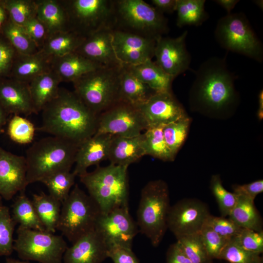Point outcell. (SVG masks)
Segmentation results:
<instances>
[{"label": "cell", "mask_w": 263, "mask_h": 263, "mask_svg": "<svg viewBox=\"0 0 263 263\" xmlns=\"http://www.w3.org/2000/svg\"><path fill=\"white\" fill-rule=\"evenodd\" d=\"M205 0H177L176 25L199 26L207 18L205 10Z\"/></svg>", "instance_id": "cell-34"}, {"label": "cell", "mask_w": 263, "mask_h": 263, "mask_svg": "<svg viewBox=\"0 0 263 263\" xmlns=\"http://www.w3.org/2000/svg\"><path fill=\"white\" fill-rule=\"evenodd\" d=\"M190 123V118L186 116L163 127L165 140L174 157L186 139Z\"/></svg>", "instance_id": "cell-39"}, {"label": "cell", "mask_w": 263, "mask_h": 263, "mask_svg": "<svg viewBox=\"0 0 263 263\" xmlns=\"http://www.w3.org/2000/svg\"><path fill=\"white\" fill-rule=\"evenodd\" d=\"M39 130L79 146L96 133L98 115L73 91L61 88L41 111Z\"/></svg>", "instance_id": "cell-1"}, {"label": "cell", "mask_w": 263, "mask_h": 263, "mask_svg": "<svg viewBox=\"0 0 263 263\" xmlns=\"http://www.w3.org/2000/svg\"><path fill=\"white\" fill-rule=\"evenodd\" d=\"M108 257L114 263H140L131 247L119 245L108 247Z\"/></svg>", "instance_id": "cell-50"}, {"label": "cell", "mask_w": 263, "mask_h": 263, "mask_svg": "<svg viewBox=\"0 0 263 263\" xmlns=\"http://www.w3.org/2000/svg\"><path fill=\"white\" fill-rule=\"evenodd\" d=\"M1 35H0V80L8 76L17 54L9 42L1 34Z\"/></svg>", "instance_id": "cell-48"}, {"label": "cell", "mask_w": 263, "mask_h": 263, "mask_svg": "<svg viewBox=\"0 0 263 263\" xmlns=\"http://www.w3.org/2000/svg\"><path fill=\"white\" fill-rule=\"evenodd\" d=\"M27 186L25 157L0 146V196L10 200L18 192L25 191Z\"/></svg>", "instance_id": "cell-18"}, {"label": "cell", "mask_w": 263, "mask_h": 263, "mask_svg": "<svg viewBox=\"0 0 263 263\" xmlns=\"http://www.w3.org/2000/svg\"><path fill=\"white\" fill-rule=\"evenodd\" d=\"M205 224L220 236L228 240L236 237L243 229L229 218L211 214L207 217Z\"/></svg>", "instance_id": "cell-46"}, {"label": "cell", "mask_w": 263, "mask_h": 263, "mask_svg": "<svg viewBox=\"0 0 263 263\" xmlns=\"http://www.w3.org/2000/svg\"><path fill=\"white\" fill-rule=\"evenodd\" d=\"M232 239L245 250L259 254L263 252V230L256 231L243 228Z\"/></svg>", "instance_id": "cell-47"}, {"label": "cell", "mask_w": 263, "mask_h": 263, "mask_svg": "<svg viewBox=\"0 0 263 263\" xmlns=\"http://www.w3.org/2000/svg\"><path fill=\"white\" fill-rule=\"evenodd\" d=\"M5 263H30L29 261L19 260L7 257L6 258Z\"/></svg>", "instance_id": "cell-58"}, {"label": "cell", "mask_w": 263, "mask_h": 263, "mask_svg": "<svg viewBox=\"0 0 263 263\" xmlns=\"http://www.w3.org/2000/svg\"><path fill=\"white\" fill-rule=\"evenodd\" d=\"M75 177L73 172L62 171L50 175L41 183L47 188L49 194L62 204L69 196Z\"/></svg>", "instance_id": "cell-38"}, {"label": "cell", "mask_w": 263, "mask_h": 263, "mask_svg": "<svg viewBox=\"0 0 263 263\" xmlns=\"http://www.w3.org/2000/svg\"><path fill=\"white\" fill-rule=\"evenodd\" d=\"M78 146L66 139L50 136L34 142L25 157L27 183L41 182L50 175L70 171Z\"/></svg>", "instance_id": "cell-3"}, {"label": "cell", "mask_w": 263, "mask_h": 263, "mask_svg": "<svg viewBox=\"0 0 263 263\" xmlns=\"http://www.w3.org/2000/svg\"><path fill=\"white\" fill-rule=\"evenodd\" d=\"M128 167L110 164L79 176L101 214L129 207Z\"/></svg>", "instance_id": "cell-4"}, {"label": "cell", "mask_w": 263, "mask_h": 263, "mask_svg": "<svg viewBox=\"0 0 263 263\" xmlns=\"http://www.w3.org/2000/svg\"><path fill=\"white\" fill-rule=\"evenodd\" d=\"M215 2L224 8L227 14L231 13L232 10L239 1L238 0H215Z\"/></svg>", "instance_id": "cell-54"}, {"label": "cell", "mask_w": 263, "mask_h": 263, "mask_svg": "<svg viewBox=\"0 0 263 263\" xmlns=\"http://www.w3.org/2000/svg\"><path fill=\"white\" fill-rule=\"evenodd\" d=\"M210 188L218 205L221 216H228L236 204L238 196L227 191L223 186L218 174L212 176Z\"/></svg>", "instance_id": "cell-44"}, {"label": "cell", "mask_w": 263, "mask_h": 263, "mask_svg": "<svg viewBox=\"0 0 263 263\" xmlns=\"http://www.w3.org/2000/svg\"><path fill=\"white\" fill-rule=\"evenodd\" d=\"M102 67L76 52L52 58V70L61 82L73 83L83 75Z\"/></svg>", "instance_id": "cell-24"}, {"label": "cell", "mask_w": 263, "mask_h": 263, "mask_svg": "<svg viewBox=\"0 0 263 263\" xmlns=\"http://www.w3.org/2000/svg\"><path fill=\"white\" fill-rule=\"evenodd\" d=\"M52 58L41 51L30 55L17 53L8 77L29 84L36 77L52 70Z\"/></svg>", "instance_id": "cell-23"}, {"label": "cell", "mask_w": 263, "mask_h": 263, "mask_svg": "<svg viewBox=\"0 0 263 263\" xmlns=\"http://www.w3.org/2000/svg\"><path fill=\"white\" fill-rule=\"evenodd\" d=\"M1 34L9 42L18 54L30 55L40 51L27 35L23 27L13 22L9 18L4 24Z\"/></svg>", "instance_id": "cell-36"}, {"label": "cell", "mask_w": 263, "mask_h": 263, "mask_svg": "<svg viewBox=\"0 0 263 263\" xmlns=\"http://www.w3.org/2000/svg\"><path fill=\"white\" fill-rule=\"evenodd\" d=\"M137 107L144 116L148 128L165 126L187 116L172 92L155 93Z\"/></svg>", "instance_id": "cell-17"}, {"label": "cell", "mask_w": 263, "mask_h": 263, "mask_svg": "<svg viewBox=\"0 0 263 263\" xmlns=\"http://www.w3.org/2000/svg\"><path fill=\"white\" fill-rule=\"evenodd\" d=\"M0 104L9 115L36 114L29 84L12 78L0 80Z\"/></svg>", "instance_id": "cell-21"}, {"label": "cell", "mask_w": 263, "mask_h": 263, "mask_svg": "<svg viewBox=\"0 0 263 263\" xmlns=\"http://www.w3.org/2000/svg\"><path fill=\"white\" fill-rule=\"evenodd\" d=\"M2 198L0 196V206L2 205Z\"/></svg>", "instance_id": "cell-60"}, {"label": "cell", "mask_w": 263, "mask_h": 263, "mask_svg": "<svg viewBox=\"0 0 263 263\" xmlns=\"http://www.w3.org/2000/svg\"><path fill=\"white\" fill-rule=\"evenodd\" d=\"M166 263H192L178 244H170L166 253Z\"/></svg>", "instance_id": "cell-52"}, {"label": "cell", "mask_w": 263, "mask_h": 263, "mask_svg": "<svg viewBox=\"0 0 263 263\" xmlns=\"http://www.w3.org/2000/svg\"><path fill=\"white\" fill-rule=\"evenodd\" d=\"M12 217L19 225L34 230H45L35 209L32 200L25 194L19 192L12 206Z\"/></svg>", "instance_id": "cell-33"}, {"label": "cell", "mask_w": 263, "mask_h": 263, "mask_svg": "<svg viewBox=\"0 0 263 263\" xmlns=\"http://www.w3.org/2000/svg\"><path fill=\"white\" fill-rule=\"evenodd\" d=\"M9 115L0 104V133L3 131V127L8 121Z\"/></svg>", "instance_id": "cell-55"}, {"label": "cell", "mask_w": 263, "mask_h": 263, "mask_svg": "<svg viewBox=\"0 0 263 263\" xmlns=\"http://www.w3.org/2000/svg\"><path fill=\"white\" fill-rule=\"evenodd\" d=\"M254 2L255 3V4L259 7L260 9L263 10V1L262 0H254Z\"/></svg>", "instance_id": "cell-59"}, {"label": "cell", "mask_w": 263, "mask_h": 263, "mask_svg": "<svg viewBox=\"0 0 263 263\" xmlns=\"http://www.w3.org/2000/svg\"><path fill=\"white\" fill-rule=\"evenodd\" d=\"M167 184L158 179L149 182L142 188L137 211L138 230L145 235L154 247L162 242L167 227L170 208Z\"/></svg>", "instance_id": "cell-5"}, {"label": "cell", "mask_w": 263, "mask_h": 263, "mask_svg": "<svg viewBox=\"0 0 263 263\" xmlns=\"http://www.w3.org/2000/svg\"><path fill=\"white\" fill-rule=\"evenodd\" d=\"M259 108L257 112V115L260 120L263 117V91L261 90L258 96Z\"/></svg>", "instance_id": "cell-57"}, {"label": "cell", "mask_w": 263, "mask_h": 263, "mask_svg": "<svg viewBox=\"0 0 263 263\" xmlns=\"http://www.w3.org/2000/svg\"><path fill=\"white\" fill-rule=\"evenodd\" d=\"M113 30L156 40L167 34L168 19L143 0H114Z\"/></svg>", "instance_id": "cell-6"}, {"label": "cell", "mask_w": 263, "mask_h": 263, "mask_svg": "<svg viewBox=\"0 0 263 263\" xmlns=\"http://www.w3.org/2000/svg\"><path fill=\"white\" fill-rule=\"evenodd\" d=\"M126 66L155 93L171 92V85L174 78L152 59L136 66Z\"/></svg>", "instance_id": "cell-28"}, {"label": "cell", "mask_w": 263, "mask_h": 263, "mask_svg": "<svg viewBox=\"0 0 263 263\" xmlns=\"http://www.w3.org/2000/svg\"><path fill=\"white\" fill-rule=\"evenodd\" d=\"M113 31L105 28L86 37L75 52L102 66L123 65L114 50Z\"/></svg>", "instance_id": "cell-20"}, {"label": "cell", "mask_w": 263, "mask_h": 263, "mask_svg": "<svg viewBox=\"0 0 263 263\" xmlns=\"http://www.w3.org/2000/svg\"><path fill=\"white\" fill-rule=\"evenodd\" d=\"M32 201L45 231L55 233L60 216L61 203L43 192L33 194Z\"/></svg>", "instance_id": "cell-30"}, {"label": "cell", "mask_w": 263, "mask_h": 263, "mask_svg": "<svg viewBox=\"0 0 263 263\" xmlns=\"http://www.w3.org/2000/svg\"><path fill=\"white\" fill-rule=\"evenodd\" d=\"M85 38L70 31L57 33L47 38L40 51L52 57L62 56L75 52Z\"/></svg>", "instance_id": "cell-32"}, {"label": "cell", "mask_w": 263, "mask_h": 263, "mask_svg": "<svg viewBox=\"0 0 263 263\" xmlns=\"http://www.w3.org/2000/svg\"><path fill=\"white\" fill-rule=\"evenodd\" d=\"M112 137L109 134H95L79 145L73 171L76 176L85 173L90 166L108 159Z\"/></svg>", "instance_id": "cell-22"}, {"label": "cell", "mask_w": 263, "mask_h": 263, "mask_svg": "<svg viewBox=\"0 0 263 263\" xmlns=\"http://www.w3.org/2000/svg\"><path fill=\"white\" fill-rule=\"evenodd\" d=\"M176 242L192 263H212L199 233L181 237Z\"/></svg>", "instance_id": "cell-40"}, {"label": "cell", "mask_w": 263, "mask_h": 263, "mask_svg": "<svg viewBox=\"0 0 263 263\" xmlns=\"http://www.w3.org/2000/svg\"><path fill=\"white\" fill-rule=\"evenodd\" d=\"M69 31L84 38L105 28L113 29L114 0H60Z\"/></svg>", "instance_id": "cell-10"}, {"label": "cell", "mask_w": 263, "mask_h": 263, "mask_svg": "<svg viewBox=\"0 0 263 263\" xmlns=\"http://www.w3.org/2000/svg\"><path fill=\"white\" fill-rule=\"evenodd\" d=\"M260 255L244 249L232 238L223 249L218 259L229 263H263Z\"/></svg>", "instance_id": "cell-43"}, {"label": "cell", "mask_w": 263, "mask_h": 263, "mask_svg": "<svg viewBox=\"0 0 263 263\" xmlns=\"http://www.w3.org/2000/svg\"><path fill=\"white\" fill-rule=\"evenodd\" d=\"M113 44L116 56L121 63L132 66L152 59L156 40L113 30Z\"/></svg>", "instance_id": "cell-16"}, {"label": "cell", "mask_w": 263, "mask_h": 263, "mask_svg": "<svg viewBox=\"0 0 263 263\" xmlns=\"http://www.w3.org/2000/svg\"><path fill=\"white\" fill-rule=\"evenodd\" d=\"M188 31L177 38L161 36L156 40L155 61L174 79L189 68L191 56L186 45Z\"/></svg>", "instance_id": "cell-15"}, {"label": "cell", "mask_w": 263, "mask_h": 263, "mask_svg": "<svg viewBox=\"0 0 263 263\" xmlns=\"http://www.w3.org/2000/svg\"><path fill=\"white\" fill-rule=\"evenodd\" d=\"M95 229L103 237L108 247L119 245L132 248L133 240L139 231L129 207H118L101 214Z\"/></svg>", "instance_id": "cell-14"}, {"label": "cell", "mask_w": 263, "mask_h": 263, "mask_svg": "<svg viewBox=\"0 0 263 263\" xmlns=\"http://www.w3.org/2000/svg\"><path fill=\"white\" fill-rule=\"evenodd\" d=\"M232 188L233 192L237 195L242 196L254 201L256 196L263 191V180L259 179L246 184L234 185Z\"/></svg>", "instance_id": "cell-51"}, {"label": "cell", "mask_w": 263, "mask_h": 263, "mask_svg": "<svg viewBox=\"0 0 263 263\" xmlns=\"http://www.w3.org/2000/svg\"><path fill=\"white\" fill-rule=\"evenodd\" d=\"M0 4L6 11L9 19L19 26H22L36 17V0H0Z\"/></svg>", "instance_id": "cell-37"}, {"label": "cell", "mask_w": 263, "mask_h": 263, "mask_svg": "<svg viewBox=\"0 0 263 263\" xmlns=\"http://www.w3.org/2000/svg\"><path fill=\"white\" fill-rule=\"evenodd\" d=\"M199 234L209 257L212 260L218 259L222 250L230 240L221 237L205 224Z\"/></svg>", "instance_id": "cell-45"}, {"label": "cell", "mask_w": 263, "mask_h": 263, "mask_svg": "<svg viewBox=\"0 0 263 263\" xmlns=\"http://www.w3.org/2000/svg\"><path fill=\"white\" fill-rule=\"evenodd\" d=\"M68 247L62 236L19 226L14 250L22 261L40 263H62Z\"/></svg>", "instance_id": "cell-11"}, {"label": "cell", "mask_w": 263, "mask_h": 263, "mask_svg": "<svg viewBox=\"0 0 263 263\" xmlns=\"http://www.w3.org/2000/svg\"><path fill=\"white\" fill-rule=\"evenodd\" d=\"M153 6L162 13L175 11L177 0H151Z\"/></svg>", "instance_id": "cell-53"}, {"label": "cell", "mask_w": 263, "mask_h": 263, "mask_svg": "<svg viewBox=\"0 0 263 263\" xmlns=\"http://www.w3.org/2000/svg\"><path fill=\"white\" fill-rule=\"evenodd\" d=\"M190 100L194 108L221 112L229 109L236 101L235 76L225 59L211 57L200 65L195 73Z\"/></svg>", "instance_id": "cell-2"}, {"label": "cell", "mask_w": 263, "mask_h": 263, "mask_svg": "<svg viewBox=\"0 0 263 263\" xmlns=\"http://www.w3.org/2000/svg\"><path fill=\"white\" fill-rule=\"evenodd\" d=\"M148 129L138 108L120 100L98 115L95 134L134 137Z\"/></svg>", "instance_id": "cell-12"}, {"label": "cell", "mask_w": 263, "mask_h": 263, "mask_svg": "<svg viewBox=\"0 0 263 263\" xmlns=\"http://www.w3.org/2000/svg\"><path fill=\"white\" fill-rule=\"evenodd\" d=\"M101 214L96 202L76 184L62 203L56 230L73 244L95 229Z\"/></svg>", "instance_id": "cell-8"}, {"label": "cell", "mask_w": 263, "mask_h": 263, "mask_svg": "<svg viewBox=\"0 0 263 263\" xmlns=\"http://www.w3.org/2000/svg\"><path fill=\"white\" fill-rule=\"evenodd\" d=\"M164 126L150 127L142 133L145 155H150L164 161H172L175 157L168 148L164 139Z\"/></svg>", "instance_id": "cell-35"}, {"label": "cell", "mask_w": 263, "mask_h": 263, "mask_svg": "<svg viewBox=\"0 0 263 263\" xmlns=\"http://www.w3.org/2000/svg\"><path fill=\"white\" fill-rule=\"evenodd\" d=\"M8 14L4 8V7L0 4V33L2 30V28L8 19Z\"/></svg>", "instance_id": "cell-56"}, {"label": "cell", "mask_w": 263, "mask_h": 263, "mask_svg": "<svg viewBox=\"0 0 263 263\" xmlns=\"http://www.w3.org/2000/svg\"><path fill=\"white\" fill-rule=\"evenodd\" d=\"M155 92L129 69L123 65L120 78V100L138 107L145 103Z\"/></svg>", "instance_id": "cell-29"}, {"label": "cell", "mask_w": 263, "mask_h": 263, "mask_svg": "<svg viewBox=\"0 0 263 263\" xmlns=\"http://www.w3.org/2000/svg\"><path fill=\"white\" fill-rule=\"evenodd\" d=\"M36 17L46 27L48 37L57 33L69 31L68 18L60 0H36Z\"/></svg>", "instance_id": "cell-26"}, {"label": "cell", "mask_w": 263, "mask_h": 263, "mask_svg": "<svg viewBox=\"0 0 263 263\" xmlns=\"http://www.w3.org/2000/svg\"><path fill=\"white\" fill-rule=\"evenodd\" d=\"M17 224L9 208L0 206V256L8 257L14 251V232Z\"/></svg>", "instance_id": "cell-41"}, {"label": "cell", "mask_w": 263, "mask_h": 263, "mask_svg": "<svg viewBox=\"0 0 263 263\" xmlns=\"http://www.w3.org/2000/svg\"><path fill=\"white\" fill-rule=\"evenodd\" d=\"M22 27L40 51L48 38V32L44 25L35 17L29 20Z\"/></svg>", "instance_id": "cell-49"}, {"label": "cell", "mask_w": 263, "mask_h": 263, "mask_svg": "<svg viewBox=\"0 0 263 263\" xmlns=\"http://www.w3.org/2000/svg\"><path fill=\"white\" fill-rule=\"evenodd\" d=\"M238 196L236 205L228 218L242 228L256 231L263 230V220L254 205V201Z\"/></svg>", "instance_id": "cell-31"}, {"label": "cell", "mask_w": 263, "mask_h": 263, "mask_svg": "<svg viewBox=\"0 0 263 263\" xmlns=\"http://www.w3.org/2000/svg\"><path fill=\"white\" fill-rule=\"evenodd\" d=\"M123 65L102 67L73 82L74 92L98 115L120 101L119 90Z\"/></svg>", "instance_id": "cell-7"}, {"label": "cell", "mask_w": 263, "mask_h": 263, "mask_svg": "<svg viewBox=\"0 0 263 263\" xmlns=\"http://www.w3.org/2000/svg\"><path fill=\"white\" fill-rule=\"evenodd\" d=\"M214 35L223 48L260 62L263 61L262 44L243 13H229L222 17Z\"/></svg>", "instance_id": "cell-9"}, {"label": "cell", "mask_w": 263, "mask_h": 263, "mask_svg": "<svg viewBox=\"0 0 263 263\" xmlns=\"http://www.w3.org/2000/svg\"><path fill=\"white\" fill-rule=\"evenodd\" d=\"M108 250L104 238L94 229L67 248L62 263H101L108 258Z\"/></svg>", "instance_id": "cell-19"}, {"label": "cell", "mask_w": 263, "mask_h": 263, "mask_svg": "<svg viewBox=\"0 0 263 263\" xmlns=\"http://www.w3.org/2000/svg\"><path fill=\"white\" fill-rule=\"evenodd\" d=\"M61 82L53 71L43 74L33 79L29 87L33 106L37 113L57 95Z\"/></svg>", "instance_id": "cell-27"}, {"label": "cell", "mask_w": 263, "mask_h": 263, "mask_svg": "<svg viewBox=\"0 0 263 263\" xmlns=\"http://www.w3.org/2000/svg\"><path fill=\"white\" fill-rule=\"evenodd\" d=\"M142 134L131 137L113 135L108 158L110 164L128 167L145 155Z\"/></svg>", "instance_id": "cell-25"}, {"label": "cell", "mask_w": 263, "mask_h": 263, "mask_svg": "<svg viewBox=\"0 0 263 263\" xmlns=\"http://www.w3.org/2000/svg\"><path fill=\"white\" fill-rule=\"evenodd\" d=\"M35 127L26 118L20 115H13L9 121L8 134L14 142L19 144H27L34 139Z\"/></svg>", "instance_id": "cell-42"}, {"label": "cell", "mask_w": 263, "mask_h": 263, "mask_svg": "<svg viewBox=\"0 0 263 263\" xmlns=\"http://www.w3.org/2000/svg\"><path fill=\"white\" fill-rule=\"evenodd\" d=\"M208 206L195 198L183 199L170 206L167 227L176 239L198 233L210 215Z\"/></svg>", "instance_id": "cell-13"}]
</instances>
